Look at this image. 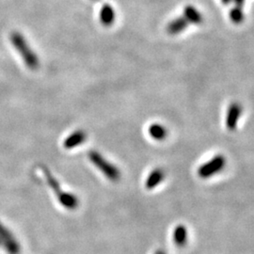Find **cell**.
Returning <instances> with one entry per match:
<instances>
[{
  "label": "cell",
  "instance_id": "52a82bcc",
  "mask_svg": "<svg viewBox=\"0 0 254 254\" xmlns=\"http://www.w3.org/2000/svg\"><path fill=\"white\" fill-rule=\"evenodd\" d=\"M241 115V108L238 104H233L227 113L226 118V126L229 130H236L237 127L238 119Z\"/></svg>",
  "mask_w": 254,
  "mask_h": 254
},
{
  "label": "cell",
  "instance_id": "4fadbf2b",
  "mask_svg": "<svg viewBox=\"0 0 254 254\" xmlns=\"http://www.w3.org/2000/svg\"><path fill=\"white\" fill-rule=\"evenodd\" d=\"M155 254H166L163 251H157L156 253H155Z\"/></svg>",
  "mask_w": 254,
  "mask_h": 254
},
{
  "label": "cell",
  "instance_id": "5b68a950",
  "mask_svg": "<svg viewBox=\"0 0 254 254\" xmlns=\"http://www.w3.org/2000/svg\"><path fill=\"white\" fill-rule=\"evenodd\" d=\"M99 19L104 27L112 26L116 20V12L111 5L105 4L102 6L99 12Z\"/></svg>",
  "mask_w": 254,
  "mask_h": 254
},
{
  "label": "cell",
  "instance_id": "8fae6325",
  "mask_svg": "<svg viewBox=\"0 0 254 254\" xmlns=\"http://www.w3.org/2000/svg\"><path fill=\"white\" fill-rule=\"evenodd\" d=\"M173 241L178 247H183L187 242V230L183 225H178L173 230Z\"/></svg>",
  "mask_w": 254,
  "mask_h": 254
},
{
  "label": "cell",
  "instance_id": "277c9868",
  "mask_svg": "<svg viewBox=\"0 0 254 254\" xmlns=\"http://www.w3.org/2000/svg\"><path fill=\"white\" fill-rule=\"evenodd\" d=\"M56 198H57V200L59 201V203L66 209L74 210L79 205L78 198L71 192H66V191L61 190L56 195Z\"/></svg>",
  "mask_w": 254,
  "mask_h": 254
},
{
  "label": "cell",
  "instance_id": "30bf717a",
  "mask_svg": "<svg viewBox=\"0 0 254 254\" xmlns=\"http://www.w3.org/2000/svg\"><path fill=\"white\" fill-rule=\"evenodd\" d=\"M148 132L151 138L155 141H163L168 136L167 128L160 124L151 125L148 129Z\"/></svg>",
  "mask_w": 254,
  "mask_h": 254
},
{
  "label": "cell",
  "instance_id": "7c38bea8",
  "mask_svg": "<svg viewBox=\"0 0 254 254\" xmlns=\"http://www.w3.org/2000/svg\"><path fill=\"white\" fill-rule=\"evenodd\" d=\"M184 18L187 20V22L190 23H194V24H199L201 20L200 14H199L194 7L191 6H187L184 10Z\"/></svg>",
  "mask_w": 254,
  "mask_h": 254
},
{
  "label": "cell",
  "instance_id": "6da1fadb",
  "mask_svg": "<svg viewBox=\"0 0 254 254\" xmlns=\"http://www.w3.org/2000/svg\"><path fill=\"white\" fill-rule=\"evenodd\" d=\"M11 41L13 42L14 48L19 52L20 56H22L28 69L37 70L40 65L39 58L35 52L30 48L24 36L19 32H13L11 35Z\"/></svg>",
  "mask_w": 254,
  "mask_h": 254
},
{
  "label": "cell",
  "instance_id": "5bb4252c",
  "mask_svg": "<svg viewBox=\"0 0 254 254\" xmlns=\"http://www.w3.org/2000/svg\"><path fill=\"white\" fill-rule=\"evenodd\" d=\"M93 1H98V0H93Z\"/></svg>",
  "mask_w": 254,
  "mask_h": 254
},
{
  "label": "cell",
  "instance_id": "3957f363",
  "mask_svg": "<svg viewBox=\"0 0 254 254\" xmlns=\"http://www.w3.org/2000/svg\"><path fill=\"white\" fill-rule=\"evenodd\" d=\"M225 164V157L223 155H216L210 161L202 164L199 168L198 174L201 178H209L224 169Z\"/></svg>",
  "mask_w": 254,
  "mask_h": 254
},
{
  "label": "cell",
  "instance_id": "ba28073f",
  "mask_svg": "<svg viewBox=\"0 0 254 254\" xmlns=\"http://www.w3.org/2000/svg\"><path fill=\"white\" fill-rule=\"evenodd\" d=\"M165 171L160 168L155 169L153 171H151V173L148 175L147 179H146V183L145 186L147 189L152 190L155 189V187L163 182V180L165 179Z\"/></svg>",
  "mask_w": 254,
  "mask_h": 254
},
{
  "label": "cell",
  "instance_id": "7a4b0ae2",
  "mask_svg": "<svg viewBox=\"0 0 254 254\" xmlns=\"http://www.w3.org/2000/svg\"><path fill=\"white\" fill-rule=\"evenodd\" d=\"M89 158L91 162L102 171V173L109 178L111 182H118L121 179V171L112 163L107 160L97 151H91L89 153Z\"/></svg>",
  "mask_w": 254,
  "mask_h": 254
},
{
  "label": "cell",
  "instance_id": "9c48e42d",
  "mask_svg": "<svg viewBox=\"0 0 254 254\" xmlns=\"http://www.w3.org/2000/svg\"><path fill=\"white\" fill-rule=\"evenodd\" d=\"M188 22L184 17H178L174 20H172L168 27H167V32L169 35H176L181 33L184 30V28L187 27Z\"/></svg>",
  "mask_w": 254,
  "mask_h": 254
},
{
  "label": "cell",
  "instance_id": "8992f818",
  "mask_svg": "<svg viewBox=\"0 0 254 254\" xmlns=\"http://www.w3.org/2000/svg\"><path fill=\"white\" fill-rule=\"evenodd\" d=\"M87 140V134L83 130H76L69 135L64 141V148L73 149L80 146Z\"/></svg>",
  "mask_w": 254,
  "mask_h": 254
}]
</instances>
